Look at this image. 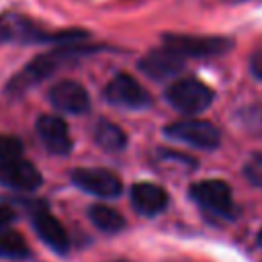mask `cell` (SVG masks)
Listing matches in <instances>:
<instances>
[{
  "label": "cell",
  "instance_id": "cell-21",
  "mask_svg": "<svg viewBox=\"0 0 262 262\" xmlns=\"http://www.w3.org/2000/svg\"><path fill=\"white\" fill-rule=\"evenodd\" d=\"M250 70H252V74H254L256 78L262 80V49H258V51L252 55V59H250Z\"/></svg>",
  "mask_w": 262,
  "mask_h": 262
},
{
  "label": "cell",
  "instance_id": "cell-15",
  "mask_svg": "<svg viewBox=\"0 0 262 262\" xmlns=\"http://www.w3.org/2000/svg\"><path fill=\"white\" fill-rule=\"evenodd\" d=\"M94 141L106 151H119L125 147L127 137L119 125L111 121H98V125L94 127Z\"/></svg>",
  "mask_w": 262,
  "mask_h": 262
},
{
  "label": "cell",
  "instance_id": "cell-19",
  "mask_svg": "<svg viewBox=\"0 0 262 262\" xmlns=\"http://www.w3.org/2000/svg\"><path fill=\"white\" fill-rule=\"evenodd\" d=\"M20 156H23L20 141L16 137H10V135H0V164L14 160V158H20Z\"/></svg>",
  "mask_w": 262,
  "mask_h": 262
},
{
  "label": "cell",
  "instance_id": "cell-6",
  "mask_svg": "<svg viewBox=\"0 0 262 262\" xmlns=\"http://www.w3.org/2000/svg\"><path fill=\"white\" fill-rule=\"evenodd\" d=\"M164 131L168 137L182 141V143H188V145H194V147H201V149H213L221 141L217 127L213 123L201 121V119L176 121V123L168 125Z\"/></svg>",
  "mask_w": 262,
  "mask_h": 262
},
{
  "label": "cell",
  "instance_id": "cell-9",
  "mask_svg": "<svg viewBox=\"0 0 262 262\" xmlns=\"http://www.w3.org/2000/svg\"><path fill=\"white\" fill-rule=\"evenodd\" d=\"M31 223L37 231V235L57 254H66L70 250V237L66 233V229L61 227V223L43 207V205H35L31 209Z\"/></svg>",
  "mask_w": 262,
  "mask_h": 262
},
{
  "label": "cell",
  "instance_id": "cell-1",
  "mask_svg": "<svg viewBox=\"0 0 262 262\" xmlns=\"http://www.w3.org/2000/svg\"><path fill=\"white\" fill-rule=\"evenodd\" d=\"M78 43H80V41H78ZM78 43H61L57 49L47 51V53H43V55H37L20 74H16V76L12 78V82L8 84L6 90H8L10 94L25 92L27 88H31V86L39 84L41 80L49 78L55 70H59V68H63L66 63L78 59L80 55H88V53H92V51L96 49V47H82V45H78Z\"/></svg>",
  "mask_w": 262,
  "mask_h": 262
},
{
  "label": "cell",
  "instance_id": "cell-4",
  "mask_svg": "<svg viewBox=\"0 0 262 262\" xmlns=\"http://www.w3.org/2000/svg\"><path fill=\"white\" fill-rule=\"evenodd\" d=\"M190 196L194 203H199L205 211H209L215 217L229 219L235 215L229 184L223 180H201L190 186Z\"/></svg>",
  "mask_w": 262,
  "mask_h": 262
},
{
  "label": "cell",
  "instance_id": "cell-3",
  "mask_svg": "<svg viewBox=\"0 0 262 262\" xmlns=\"http://www.w3.org/2000/svg\"><path fill=\"white\" fill-rule=\"evenodd\" d=\"M166 100L176 111L194 115L209 108V104L213 102V90L196 78H182L166 90Z\"/></svg>",
  "mask_w": 262,
  "mask_h": 262
},
{
  "label": "cell",
  "instance_id": "cell-22",
  "mask_svg": "<svg viewBox=\"0 0 262 262\" xmlns=\"http://www.w3.org/2000/svg\"><path fill=\"white\" fill-rule=\"evenodd\" d=\"M12 219H14V211L8 205H0V229L6 227Z\"/></svg>",
  "mask_w": 262,
  "mask_h": 262
},
{
  "label": "cell",
  "instance_id": "cell-7",
  "mask_svg": "<svg viewBox=\"0 0 262 262\" xmlns=\"http://www.w3.org/2000/svg\"><path fill=\"white\" fill-rule=\"evenodd\" d=\"M104 98L111 104L125 108H145L151 98L147 90L129 74H117L104 88Z\"/></svg>",
  "mask_w": 262,
  "mask_h": 262
},
{
  "label": "cell",
  "instance_id": "cell-13",
  "mask_svg": "<svg viewBox=\"0 0 262 262\" xmlns=\"http://www.w3.org/2000/svg\"><path fill=\"white\" fill-rule=\"evenodd\" d=\"M49 100L55 108H59L63 113H72V115L86 113L88 106H90V100H88V94H86L84 86H80L74 80L57 82L49 90Z\"/></svg>",
  "mask_w": 262,
  "mask_h": 262
},
{
  "label": "cell",
  "instance_id": "cell-8",
  "mask_svg": "<svg viewBox=\"0 0 262 262\" xmlns=\"http://www.w3.org/2000/svg\"><path fill=\"white\" fill-rule=\"evenodd\" d=\"M72 182L80 190L90 192L94 196H102V199L119 196L123 190L119 176H115L111 170H104V168H78L72 172Z\"/></svg>",
  "mask_w": 262,
  "mask_h": 262
},
{
  "label": "cell",
  "instance_id": "cell-17",
  "mask_svg": "<svg viewBox=\"0 0 262 262\" xmlns=\"http://www.w3.org/2000/svg\"><path fill=\"white\" fill-rule=\"evenodd\" d=\"M0 258H8V260L29 258V248L18 231L8 229V227L0 229Z\"/></svg>",
  "mask_w": 262,
  "mask_h": 262
},
{
  "label": "cell",
  "instance_id": "cell-23",
  "mask_svg": "<svg viewBox=\"0 0 262 262\" xmlns=\"http://www.w3.org/2000/svg\"><path fill=\"white\" fill-rule=\"evenodd\" d=\"M258 244L262 246V229H260V233H258Z\"/></svg>",
  "mask_w": 262,
  "mask_h": 262
},
{
  "label": "cell",
  "instance_id": "cell-20",
  "mask_svg": "<svg viewBox=\"0 0 262 262\" xmlns=\"http://www.w3.org/2000/svg\"><path fill=\"white\" fill-rule=\"evenodd\" d=\"M246 178L254 186L262 188V154H254L250 158V162L246 164Z\"/></svg>",
  "mask_w": 262,
  "mask_h": 262
},
{
  "label": "cell",
  "instance_id": "cell-18",
  "mask_svg": "<svg viewBox=\"0 0 262 262\" xmlns=\"http://www.w3.org/2000/svg\"><path fill=\"white\" fill-rule=\"evenodd\" d=\"M160 156L156 158L158 162H166V170H188V168H192L194 166V162L190 160V158H186V156H182V154H174V151H168V149H160L158 151Z\"/></svg>",
  "mask_w": 262,
  "mask_h": 262
},
{
  "label": "cell",
  "instance_id": "cell-10",
  "mask_svg": "<svg viewBox=\"0 0 262 262\" xmlns=\"http://www.w3.org/2000/svg\"><path fill=\"white\" fill-rule=\"evenodd\" d=\"M43 182L39 170L25 158H14L0 164V184L12 190H35Z\"/></svg>",
  "mask_w": 262,
  "mask_h": 262
},
{
  "label": "cell",
  "instance_id": "cell-24",
  "mask_svg": "<svg viewBox=\"0 0 262 262\" xmlns=\"http://www.w3.org/2000/svg\"><path fill=\"white\" fill-rule=\"evenodd\" d=\"M115 262H127V260H115Z\"/></svg>",
  "mask_w": 262,
  "mask_h": 262
},
{
  "label": "cell",
  "instance_id": "cell-11",
  "mask_svg": "<svg viewBox=\"0 0 262 262\" xmlns=\"http://www.w3.org/2000/svg\"><path fill=\"white\" fill-rule=\"evenodd\" d=\"M184 68V57L178 55L176 51H172L168 45L154 49L149 53L143 55V59L139 61V70L156 80H166L176 76L180 70Z\"/></svg>",
  "mask_w": 262,
  "mask_h": 262
},
{
  "label": "cell",
  "instance_id": "cell-14",
  "mask_svg": "<svg viewBox=\"0 0 262 262\" xmlns=\"http://www.w3.org/2000/svg\"><path fill=\"white\" fill-rule=\"evenodd\" d=\"M131 203L141 215L154 217L168 207V192L151 182H139L131 188Z\"/></svg>",
  "mask_w": 262,
  "mask_h": 262
},
{
  "label": "cell",
  "instance_id": "cell-5",
  "mask_svg": "<svg viewBox=\"0 0 262 262\" xmlns=\"http://www.w3.org/2000/svg\"><path fill=\"white\" fill-rule=\"evenodd\" d=\"M168 45L178 55L186 57H215L231 49V41L223 37H201V35H164Z\"/></svg>",
  "mask_w": 262,
  "mask_h": 262
},
{
  "label": "cell",
  "instance_id": "cell-2",
  "mask_svg": "<svg viewBox=\"0 0 262 262\" xmlns=\"http://www.w3.org/2000/svg\"><path fill=\"white\" fill-rule=\"evenodd\" d=\"M84 37H86L84 31L47 33L20 14H2L0 16V43H49V41L78 43Z\"/></svg>",
  "mask_w": 262,
  "mask_h": 262
},
{
  "label": "cell",
  "instance_id": "cell-16",
  "mask_svg": "<svg viewBox=\"0 0 262 262\" xmlns=\"http://www.w3.org/2000/svg\"><path fill=\"white\" fill-rule=\"evenodd\" d=\"M88 217H90V221L98 229H102L106 233H117V231H121L125 227L123 215L119 211H115L113 207H106V205H94V207H90Z\"/></svg>",
  "mask_w": 262,
  "mask_h": 262
},
{
  "label": "cell",
  "instance_id": "cell-12",
  "mask_svg": "<svg viewBox=\"0 0 262 262\" xmlns=\"http://www.w3.org/2000/svg\"><path fill=\"white\" fill-rule=\"evenodd\" d=\"M37 135L45 149L55 156H66L72 149L68 125L55 115H41L37 119Z\"/></svg>",
  "mask_w": 262,
  "mask_h": 262
}]
</instances>
